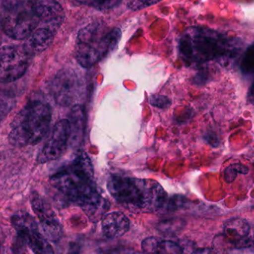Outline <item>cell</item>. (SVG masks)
<instances>
[{
	"instance_id": "cell-25",
	"label": "cell",
	"mask_w": 254,
	"mask_h": 254,
	"mask_svg": "<svg viewBox=\"0 0 254 254\" xmlns=\"http://www.w3.org/2000/svg\"><path fill=\"white\" fill-rule=\"evenodd\" d=\"M193 254H213V252L208 249H198Z\"/></svg>"
},
{
	"instance_id": "cell-1",
	"label": "cell",
	"mask_w": 254,
	"mask_h": 254,
	"mask_svg": "<svg viewBox=\"0 0 254 254\" xmlns=\"http://www.w3.org/2000/svg\"><path fill=\"white\" fill-rule=\"evenodd\" d=\"M50 183L68 201L81 207L94 222L103 219L110 208L95 182L93 165L87 154L80 152L50 178Z\"/></svg>"
},
{
	"instance_id": "cell-16",
	"label": "cell",
	"mask_w": 254,
	"mask_h": 254,
	"mask_svg": "<svg viewBox=\"0 0 254 254\" xmlns=\"http://www.w3.org/2000/svg\"><path fill=\"white\" fill-rule=\"evenodd\" d=\"M251 227L247 221L243 219H232L227 221L224 226L225 237L239 247L249 235Z\"/></svg>"
},
{
	"instance_id": "cell-20",
	"label": "cell",
	"mask_w": 254,
	"mask_h": 254,
	"mask_svg": "<svg viewBox=\"0 0 254 254\" xmlns=\"http://www.w3.org/2000/svg\"><path fill=\"white\" fill-rule=\"evenodd\" d=\"M161 1L162 0H128L127 7L129 10L135 11L153 5Z\"/></svg>"
},
{
	"instance_id": "cell-17",
	"label": "cell",
	"mask_w": 254,
	"mask_h": 254,
	"mask_svg": "<svg viewBox=\"0 0 254 254\" xmlns=\"http://www.w3.org/2000/svg\"><path fill=\"white\" fill-rule=\"evenodd\" d=\"M68 121L71 125V139L79 143L82 140L85 128V115L81 106L76 105L73 107Z\"/></svg>"
},
{
	"instance_id": "cell-5",
	"label": "cell",
	"mask_w": 254,
	"mask_h": 254,
	"mask_svg": "<svg viewBox=\"0 0 254 254\" xmlns=\"http://www.w3.org/2000/svg\"><path fill=\"white\" fill-rule=\"evenodd\" d=\"M119 28L110 29L102 22L89 24L79 31L75 58L83 68H89L111 53L120 41Z\"/></svg>"
},
{
	"instance_id": "cell-2",
	"label": "cell",
	"mask_w": 254,
	"mask_h": 254,
	"mask_svg": "<svg viewBox=\"0 0 254 254\" xmlns=\"http://www.w3.org/2000/svg\"><path fill=\"white\" fill-rule=\"evenodd\" d=\"M107 188L121 205L136 213H152L162 208L167 194L158 182L150 179L112 176Z\"/></svg>"
},
{
	"instance_id": "cell-4",
	"label": "cell",
	"mask_w": 254,
	"mask_h": 254,
	"mask_svg": "<svg viewBox=\"0 0 254 254\" xmlns=\"http://www.w3.org/2000/svg\"><path fill=\"white\" fill-rule=\"evenodd\" d=\"M50 106L40 100L28 101L10 124L8 140L13 146H34L49 133L52 122Z\"/></svg>"
},
{
	"instance_id": "cell-19",
	"label": "cell",
	"mask_w": 254,
	"mask_h": 254,
	"mask_svg": "<svg viewBox=\"0 0 254 254\" xmlns=\"http://www.w3.org/2000/svg\"><path fill=\"white\" fill-rule=\"evenodd\" d=\"M242 68L245 74L254 75V44L248 50L243 61Z\"/></svg>"
},
{
	"instance_id": "cell-13",
	"label": "cell",
	"mask_w": 254,
	"mask_h": 254,
	"mask_svg": "<svg viewBox=\"0 0 254 254\" xmlns=\"http://www.w3.org/2000/svg\"><path fill=\"white\" fill-rule=\"evenodd\" d=\"M129 228V220L122 212H113L103 218V233L108 238L122 237L128 232Z\"/></svg>"
},
{
	"instance_id": "cell-9",
	"label": "cell",
	"mask_w": 254,
	"mask_h": 254,
	"mask_svg": "<svg viewBox=\"0 0 254 254\" xmlns=\"http://www.w3.org/2000/svg\"><path fill=\"white\" fill-rule=\"evenodd\" d=\"M84 85L72 70L63 69L57 73L50 83V92L58 105L68 107L78 101Z\"/></svg>"
},
{
	"instance_id": "cell-18",
	"label": "cell",
	"mask_w": 254,
	"mask_h": 254,
	"mask_svg": "<svg viewBox=\"0 0 254 254\" xmlns=\"http://www.w3.org/2000/svg\"><path fill=\"white\" fill-rule=\"evenodd\" d=\"M249 169L241 163L233 164L227 167L225 170V180L228 183L234 182L238 174H247Z\"/></svg>"
},
{
	"instance_id": "cell-8",
	"label": "cell",
	"mask_w": 254,
	"mask_h": 254,
	"mask_svg": "<svg viewBox=\"0 0 254 254\" xmlns=\"http://www.w3.org/2000/svg\"><path fill=\"white\" fill-rule=\"evenodd\" d=\"M11 224L19 237L28 245L34 254H55L46 237L40 234L34 218L25 211L15 213Z\"/></svg>"
},
{
	"instance_id": "cell-7",
	"label": "cell",
	"mask_w": 254,
	"mask_h": 254,
	"mask_svg": "<svg viewBox=\"0 0 254 254\" xmlns=\"http://www.w3.org/2000/svg\"><path fill=\"white\" fill-rule=\"evenodd\" d=\"M31 56L24 46L0 48V83L16 81L26 72Z\"/></svg>"
},
{
	"instance_id": "cell-3",
	"label": "cell",
	"mask_w": 254,
	"mask_h": 254,
	"mask_svg": "<svg viewBox=\"0 0 254 254\" xmlns=\"http://www.w3.org/2000/svg\"><path fill=\"white\" fill-rule=\"evenodd\" d=\"M179 52L188 64H200L214 60L232 58L238 44L232 38L204 27H190L182 34Z\"/></svg>"
},
{
	"instance_id": "cell-14",
	"label": "cell",
	"mask_w": 254,
	"mask_h": 254,
	"mask_svg": "<svg viewBox=\"0 0 254 254\" xmlns=\"http://www.w3.org/2000/svg\"><path fill=\"white\" fill-rule=\"evenodd\" d=\"M56 33L47 28L37 27L23 45L31 57L42 53L53 43Z\"/></svg>"
},
{
	"instance_id": "cell-10",
	"label": "cell",
	"mask_w": 254,
	"mask_h": 254,
	"mask_svg": "<svg viewBox=\"0 0 254 254\" xmlns=\"http://www.w3.org/2000/svg\"><path fill=\"white\" fill-rule=\"evenodd\" d=\"M71 134L69 121L68 119L59 121L52 128L44 146L37 155V162L46 164L62 156L68 148Z\"/></svg>"
},
{
	"instance_id": "cell-11",
	"label": "cell",
	"mask_w": 254,
	"mask_h": 254,
	"mask_svg": "<svg viewBox=\"0 0 254 254\" xmlns=\"http://www.w3.org/2000/svg\"><path fill=\"white\" fill-rule=\"evenodd\" d=\"M31 204L41 224L45 237L51 241H58L62 237V226L50 204L37 192L31 193Z\"/></svg>"
},
{
	"instance_id": "cell-12",
	"label": "cell",
	"mask_w": 254,
	"mask_h": 254,
	"mask_svg": "<svg viewBox=\"0 0 254 254\" xmlns=\"http://www.w3.org/2000/svg\"><path fill=\"white\" fill-rule=\"evenodd\" d=\"M37 4L40 16L38 27L47 28L57 34L65 18L61 4L56 0H37Z\"/></svg>"
},
{
	"instance_id": "cell-24",
	"label": "cell",
	"mask_w": 254,
	"mask_h": 254,
	"mask_svg": "<svg viewBox=\"0 0 254 254\" xmlns=\"http://www.w3.org/2000/svg\"><path fill=\"white\" fill-rule=\"evenodd\" d=\"M77 2L81 4H85V5L93 6L94 3L95 2L96 0H76Z\"/></svg>"
},
{
	"instance_id": "cell-22",
	"label": "cell",
	"mask_w": 254,
	"mask_h": 254,
	"mask_svg": "<svg viewBox=\"0 0 254 254\" xmlns=\"http://www.w3.org/2000/svg\"><path fill=\"white\" fill-rule=\"evenodd\" d=\"M122 0H96L92 7L99 10H107L119 5Z\"/></svg>"
},
{
	"instance_id": "cell-15",
	"label": "cell",
	"mask_w": 254,
	"mask_h": 254,
	"mask_svg": "<svg viewBox=\"0 0 254 254\" xmlns=\"http://www.w3.org/2000/svg\"><path fill=\"white\" fill-rule=\"evenodd\" d=\"M142 249L146 254H183L180 245L156 237H149L142 243Z\"/></svg>"
},
{
	"instance_id": "cell-6",
	"label": "cell",
	"mask_w": 254,
	"mask_h": 254,
	"mask_svg": "<svg viewBox=\"0 0 254 254\" xmlns=\"http://www.w3.org/2000/svg\"><path fill=\"white\" fill-rule=\"evenodd\" d=\"M39 25L37 0H6L0 5V26L10 38L27 40Z\"/></svg>"
},
{
	"instance_id": "cell-23",
	"label": "cell",
	"mask_w": 254,
	"mask_h": 254,
	"mask_svg": "<svg viewBox=\"0 0 254 254\" xmlns=\"http://www.w3.org/2000/svg\"><path fill=\"white\" fill-rule=\"evenodd\" d=\"M238 248L239 249L249 248V249H254V226L253 228H251L249 235L242 242Z\"/></svg>"
},
{
	"instance_id": "cell-26",
	"label": "cell",
	"mask_w": 254,
	"mask_h": 254,
	"mask_svg": "<svg viewBox=\"0 0 254 254\" xmlns=\"http://www.w3.org/2000/svg\"></svg>"
},
{
	"instance_id": "cell-21",
	"label": "cell",
	"mask_w": 254,
	"mask_h": 254,
	"mask_svg": "<svg viewBox=\"0 0 254 254\" xmlns=\"http://www.w3.org/2000/svg\"><path fill=\"white\" fill-rule=\"evenodd\" d=\"M150 104L160 109H165L170 107L171 101L164 95H155L150 97Z\"/></svg>"
}]
</instances>
